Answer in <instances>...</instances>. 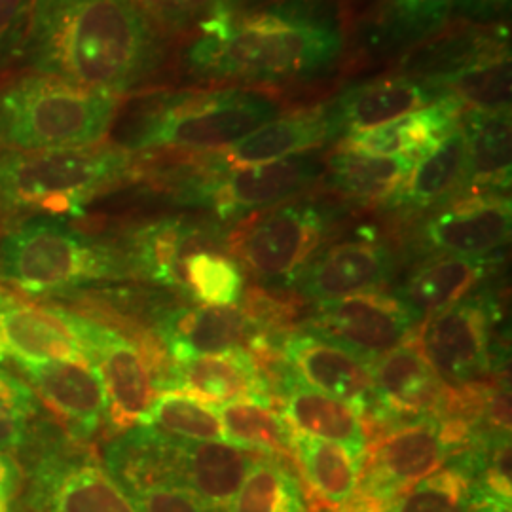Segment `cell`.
<instances>
[{
	"mask_svg": "<svg viewBox=\"0 0 512 512\" xmlns=\"http://www.w3.org/2000/svg\"><path fill=\"white\" fill-rule=\"evenodd\" d=\"M23 54L35 73L128 95L164 67V35L129 0H33Z\"/></svg>",
	"mask_w": 512,
	"mask_h": 512,
	"instance_id": "1",
	"label": "cell"
},
{
	"mask_svg": "<svg viewBox=\"0 0 512 512\" xmlns=\"http://www.w3.org/2000/svg\"><path fill=\"white\" fill-rule=\"evenodd\" d=\"M340 29L294 8L215 18L190 35L184 71L213 84H277L321 73L340 57Z\"/></svg>",
	"mask_w": 512,
	"mask_h": 512,
	"instance_id": "2",
	"label": "cell"
},
{
	"mask_svg": "<svg viewBox=\"0 0 512 512\" xmlns=\"http://www.w3.org/2000/svg\"><path fill=\"white\" fill-rule=\"evenodd\" d=\"M135 154L120 145L44 152H0V213L78 215L86 203L133 177Z\"/></svg>",
	"mask_w": 512,
	"mask_h": 512,
	"instance_id": "3",
	"label": "cell"
},
{
	"mask_svg": "<svg viewBox=\"0 0 512 512\" xmlns=\"http://www.w3.org/2000/svg\"><path fill=\"white\" fill-rule=\"evenodd\" d=\"M141 109L120 147L133 154L152 150L211 154L234 147L272 122L283 105L272 93L224 88L164 93Z\"/></svg>",
	"mask_w": 512,
	"mask_h": 512,
	"instance_id": "4",
	"label": "cell"
},
{
	"mask_svg": "<svg viewBox=\"0 0 512 512\" xmlns=\"http://www.w3.org/2000/svg\"><path fill=\"white\" fill-rule=\"evenodd\" d=\"M122 97L95 92L48 74H19L0 82L2 152H44L101 145Z\"/></svg>",
	"mask_w": 512,
	"mask_h": 512,
	"instance_id": "5",
	"label": "cell"
},
{
	"mask_svg": "<svg viewBox=\"0 0 512 512\" xmlns=\"http://www.w3.org/2000/svg\"><path fill=\"white\" fill-rule=\"evenodd\" d=\"M126 275L122 253L59 219H23L0 241V277L23 293H61Z\"/></svg>",
	"mask_w": 512,
	"mask_h": 512,
	"instance_id": "6",
	"label": "cell"
},
{
	"mask_svg": "<svg viewBox=\"0 0 512 512\" xmlns=\"http://www.w3.org/2000/svg\"><path fill=\"white\" fill-rule=\"evenodd\" d=\"M463 427L423 418L366 448L357 494L393 505L423 478L444 467L463 440Z\"/></svg>",
	"mask_w": 512,
	"mask_h": 512,
	"instance_id": "7",
	"label": "cell"
},
{
	"mask_svg": "<svg viewBox=\"0 0 512 512\" xmlns=\"http://www.w3.org/2000/svg\"><path fill=\"white\" fill-rule=\"evenodd\" d=\"M329 222V211L321 205L287 203L241 224L232 236V249L256 275H293L319 249Z\"/></svg>",
	"mask_w": 512,
	"mask_h": 512,
	"instance_id": "8",
	"label": "cell"
},
{
	"mask_svg": "<svg viewBox=\"0 0 512 512\" xmlns=\"http://www.w3.org/2000/svg\"><path fill=\"white\" fill-rule=\"evenodd\" d=\"M76 340L97 366L109 397V420L133 427L158 395L156 372L147 355L124 334L74 311L57 308Z\"/></svg>",
	"mask_w": 512,
	"mask_h": 512,
	"instance_id": "9",
	"label": "cell"
},
{
	"mask_svg": "<svg viewBox=\"0 0 512 512\" xmlns=\"http://www.w3.org/2000/svg\"><path fill=\"white\" fill-rule=\"evenodd\" d=\"M416 342L440 384L452 391L471 389L490 370V317L475 298L427 315Z\"/></svg>",
	"mask_w": 512,
	"mask_h": 512,
	"instance_id": "10",
	"label": "cell"
},
{
	"mask_svg": "<svg viewBox=\"0 0 512 512\" xmlns=\"http://www.w3.org/2000/svg\"><path fill=\"white\" fill-rule=\"evenodd\" d=\"M416 317L403 300L366 291L319 302L306 332L374 361L406 340Z\"/></svg>",
	"mask_w": 512,
	"mask_h": 512,
	"instance_id": "11",
	"label": "cell"
},
{
	"mask_svg": "<svg viewBox=\"0 0 512 512\" xmlns=\"http://www.w3.org/2000/svg\"><path fill=\"white\" fill-rule=\"evenodd\" d=\"M25 499L38 512H141L101 463L59 452L37 459Z\"/></svg>",
	"mask_w": 512,
	"mask_h": 512,
	"instance_id": "12",
	"label": "cell"
},
{
	"mask_svg": "<svg viewBox=\"0 0 512 512\" xmlns=\"http://www.w3.org/2000/svg\"><path fill=\"white\" fill-rule=\"evenodd\" d=\"M507 52H511L507 27L456 18L416 40L401 55L395 76L435 88L478 63Z\"/></svg>",
	"mask_w": 512,
	"mask_h": 512,
	"instance_id": "13",
	"label": "cell"
},
{
	"mask_svg": "<svg viewBox=\"0 0 512 512\" xmlns=\"http://www.w3.org/2000/svg\"><path fill=\"white\" fill-rule=\"evenodd\" d=\"M67 425L76 440L90 439L109 420V397L97 366L90 361H27L14 363Z\"/></svg>",
	"mask_w": 512,
	"mask_h": 512,
	"instance_id": "14",
	"label": "cell"
},
{
	"mask_svg": "<svg viewBox=\"0 0 512 512\" xmlns=\"http://www.w3.org/2000/svg\"><path fill=\"white\" fill-rule=\"evenodd\" d=\"M512 230L511 200L501 192H471L450 200L425 222L423 238L444 255L488 256Z\"/></svg>",
	"mask_w": 512,
	"mask_h": 512,
	"instance_id": "15",
	"label": "cell"
},
{
	"mask_svg": "<svg viewBox=\"0 0 512 512\" xmlns=\"http://www.w3.org/2000/svg\"><path fill=\"white\" fill-rule=\"evenodd\" d=\"M283 357L298 380L365 412L374 397L372 361L311 332H293L283 342Z\"/></svg>",
	"mask_w": 512,
	"mask_h": 512,
	"instance_id": "16",
	"label": "cell"
},
{
	"mask_svg": "<svg viewBox=\"0 0 512 512\" xmlns=\"http://www.w3.org/2000/svg\"><path fill=\"white\" fill-rule=\"evenodd\" d=\"M446 93L403 76H385L353 86L329 103L330 118L336 133L346 137L366 129L378 128L410 112L423 109Z\"/></svg>",
	"mask_w": 512,
	"mask_h": 512,
	"instance_id": "17",
	"label": "cell"
},
{
	"mask_svg": "<svg viewBox=\"0 0 512 512\" xmlns=\"http://www.w3.org/2000/svg\"><path fill=\"white\" fill-rule=\"evenodd\" d=\"M463 112L465 107L458 99L444 95L439 101L403 118L348 135L340 147L376 156H406L420 162L459 128Z\"/></svg>",
	"mask_w": 512,
	"mask_h": 512,
	"instance_id": "18",
	"label": "cell"
},
{
	"mask_svg": "<svg viewBox=\"0 0 512 512\" xmlns=\"http://www.w3.org/2000/svg\"><path fill=\"white\" fill-rule=\"evenodd\" d=\"M183 440L150 425H133L105 448V469L131 495L181 484Z\"/></svg>",
	"mask_w": 512,
	"mask_h": 512,
	"instance_id": "19",
	"label": "cell"
},
{
	"mask_svg": "<svg viewBox=\"0 0 512 512\" xmlns=\"http://www.w3.org/2000/svg\"><path fill=\"white\" fill-rule=\"evenodd\" d=\"M169 391H186L211 404L232 403L239 399L270 403L268 382L255 355L245 348L198 355L173 365Z\"/></svg>",
	"mask_w": 512,
	"mask_h": 512,
	"instance_id": "20",
	"label": "cell"
},
{
	"mask_svg": "<svg viewBox=\"0 0 512 512\" xmlns=\"http://www.w3.org/2000/svg\"><path fill=\"white\" fill-rule=\"evenodd\" d=\"M338 133L330 118L329 103L313 109L279 114L272 122L260 126L234 147L220 152L228 167L270 164L300 156L313 148L323 147Z\"/></svg>",
	"mask_w": 512,
	"mask_h": 512,
	"instance_id": "21",
	"label": "cell"
},
{
	"mask_svg": "<svg viewBox=\"0 0 512 512\" xmlns=\"http://www.w3.org/2000/svg\"><path fill=\"white\" fill-rule=\"evenodd\" d=\"M156 332L177 365L198 355L243 348L249 319L236 308H173L158 317Z\"/></svg>",
	"mask_w": 512,
	"mask_h": 512,
	"instance_id": "22",
	"label": "cell"
},
{
	"mask_svg": "<svg viewBox=\"0 0 512 512\" xmlns=\"http://www.w3.org/2000/svg\"><path fill=\"white\" fill-rule=\"evenodd\" d=\"M389 268L391 256L380 243L370 239L346 241L304 268L300 289L319 302L366 293L384 281Z\"/></svg>",
	"mask_w": 512,
	"mask_h": 512,
	"instance_id": "23",
	"label": "cell"
},
{
	"mask_svg": "<svg viewBox=\"0 0 512 512\" xmlns=\"http://www.w3.org/2000/svg\"><path fill=\"white\" fill-rule=\"evenodd\" d=\"M374 397L393 414H421L437 406L442 384L418 342L403 340L372 361Z\"/></svg>",
	"mask_w": 512,
	"mask_h": 512,
	"instance_id": "24",
	"label": "cell"
},
{
	"mask_svg": "<svg viewBox=\"0 0 512 512\" xmlns=\"http://www.w3.org/2000/svg\"><path fill=\"white\" fill-rule=\"evenodd\" d=\"M283 404V416L296 433L338 442L361 458L365 456L368 437L363 414L357 406L317 391L300 380L287 382Z\"/></svg>",
	"mask_w": 512,
	"mask_h": 512,
	"instance_id": "25",
	"label": "cell"
},
{
	"mask_svg": "<svg viewBox=\"0 0 512 512\" xmlns=\"http://www.w3.org/2000/svg\"><path fill=\"white\" fill-rule=\"evenodd\" d=\"M260 454L226 440L183 442L181 484L224 511Z\"/></svg>",
	"mask_w": 512,
	"mask_h": 512,
	"instance_id": "26",
	"label": "cell"
},
{
	"mask_svg": "<svg viewBox=\"0 0 512 512\" xmlns=\"http://www.w3.org/2000/svg\"><path fill=\"white\" fill-rule=\"evenodd\" d=\"M494 268L488 256L442 255L410 275L403 291L404 304L416 315H431L469 298Z\"/></svg>",
	"mask_w": 512,
	"mask_h": 512,
	"instance_id": "27",
	"label": "cell"
},
{
	"mask_svg": "<svg viewBox=\"0 0 512 512\" xmlns=\"http://www.w3.org/2000/svg\"><path fill=\"white\" fill-rule=\"evenodd\" d=\"M459 128L469 156L467 188L503 192L511 184V109H467Z\"/></svg>",
	"mask_w": 512,
	"mask_h": 512,
	"instance_id": "28",
	"label": "cell"
},
{
	"mask_svg": "<svg viewBox=\"0 0 512 512\" xmlns=\"http://www.w3.org/2000/svg\"><path fill=\"white\" fill-rule=\"evenodd\" d=\"M469 156L461 128L446 137L439 147L416 162L403 188L393 198L406 209H431L444 205L467 188Z\"/></svg>",
	"mask_w": 512,
	"mask_h": 512,
	"instance_id": "29",
	"label": "cell"
},
{
	"mask_svg": "<svg viewBox=\"0 0 512 512\" xmlns=\"http://www.w3.org/2000/svg\"><path fill=\"white\" fill-rule=\"evenodd\" d=\"M196 230L184 220L165 219L137 228L128 239L129 274L148 277L162 285H184V258L194 249Z\"/></svg>",
	"mask_w": 512,
	"mask_h": 512,
	"instance_id": "30",
	"label": "cell"
},
{
	"mask_svg": "<svg viewBox=\"0 0 512 512\" xmlns=\"http://www.w3.org/2000/svg\"><path fill=\"white\" fill-rule=\"evenodd\" d=\"M416 162L406 156H376L340 147L329 158L330 184L357 202L393 200Z\"/></svg>",
	"mask_w": 512,
	"mask_h": 512,
	"instance_id": "31",
	"label": "cell"
},
{
	"mask_svg": "<svg viewBox=\"0 0 512 512\" xmlns=\"http://www.w3.org/2000/svg\"><path fill=\"white\" fill-rule=\"evenodd\" d=\"M291 454L298 461L311 492L329 507L342 509L357 492L363 458L338 442L293 431Z\"/></svg>",
	"mask_w": 512,
	"mask_h": 512,
	"instance_id": "32",
	"label": "cell"
},
{
	"mask_svg": "<svg viewBox=\"0 0 512 512\" xmlns=\"http://www.w3.org/2000/svg\"><path fill=\"white\" fill-rule=\"evenodd\" d=\"M226 442L266 454H291L293 427L272 403L239 399L217 406Z\"/></svg>",
	"mask_w": 512,
	"mask_h": 512,
	"instance_id": "33",
	"label": "cell"
},
{
	"mask_svg": "<svg viewBox=\"0 0 512 512\" xmlns=\"http://www.w3.org/2000/svg\"><path fill=\"white\" fill-rule=\"evenodd\" d=\"M162 35H194L215 18H243L275 8L277 0H129Z\"/></svg>",
	"mask_w": 512,
	"mask_h": 512,
	"instance_id": "34",
	"label": "cell"
},
{
	"mask_svg": "<svg viewBox=\"0 0 512 512\" xmlns=\"http://www.w3.org/2000/svg\"><path fill=\"white\" fill-rule=\"evenodd\" d=\"M137 425H150L183 442L226 440L217 404L202 401L186 391L158 393Z\"/></svg>",
	"mask_w": 512,
	"mask_h": 512,
	"instance_id": "35",
	"label": "cell"
},
{
	"mask_svg": "<svg viewBox=\"0 0 512 512\" xmlns=\"http://www.w3.org/2000/svg\"><path fill=\"white\" fill-rule=\"evenodd\" d=\"M226 512H308L298 480L281 463L258 456Z\"/></svg>",
	"mask_w": 512,
	"mask_h": 512,
	"instance_id": "36",
	"label": "cell"
},
{
	"mask_svg": "<svg viewBox=\"0 0 512 512\" xmlns=\"http://www.w3.org/2000/svg\"><path fill=\"white\" fill-rule=\"evenodd\" d=\"M467 109H511V52L495 55L435 86Z\"/></svg>",
	"mask_w": 512,
	"mask_h": 512,
	"instance_id": "37",
	"label": "cell"
},
{
	"mask_svg": "<svg viewBox=\"0 0 512 512\" xmlns=\"http://www.w3.org/2000/svg\"><path fill=\"white\" fill-rule=\"evenodd\" d=\"M184 285L203 306L236 308L243 294L238 264L213 251L198 249L184 258Z\"/></svg>",
	"mask_w": 512,
	"mask_h": 512,
	"instance_id": "38",
	"label": "cell"
},
{
	"mask_svg": "<svg viewBox=\"0 0 512 512\" xmlns=\"http://www.w3.org/2000/svg\"><path fill=\"white\" fill-rule=\"evenodd\" d=\"M473 486L469 471L440 469L401 495L391 512H469Z\"/></svg>",
	"mask_w": 512,
	"mask_h": 512,
	"instance_id": "39",
	"label": "cell"
},
{
	"mask_svg": "<svg viewBox=\"0 0 512 512\" xmlns=\"http://www.w3.org/2000/svg\"><path fill=\"white\" fill-rule=\"evenodd\" d=\"M37 393L0 368V450L6 454L21 452L31 442V427L37 418Z\"/></svg>",
	"mask_w": 512,
	"mask_h": 512,
	"instance_id": "40",
	"label": "cell"
},
{
	"mask_svg": "<svg viewBox=\"0 0 512 512\" xmlns=\"http://www.w3.org/2000/svg\"><path fill=\"white\" fill-rule=\"evenodd\" d=\"M458 0H393L389 29L399 40H420L442 27Z\"/></svg>",
	"mask_w": 512,
	"mask_h": 512,
	"instance_id": "41",
	"label": "cell"
},
{
	"mask_svg": "<svg viewBox=\"0 0 512 512\" xmlns=\"http://www.w3.org/2000/svg\"><path fill=\"white\" fill-rule=\"evenodd\" d=\"M131 497L141 512H219L184 486H160Z\"/></svg>",
	"mask_w": 512,
	"mask_h": 512,
	"instance_id": "42",
	"label": "cell"
},
{
	"mask_svg": "<svg viewBox=\"0 0 512 512\" xmlns=\"http://www.w3.org/2000/svg\"><path fill=\"white\" fill-rule=\"evenodd\" d=\"M33 0H0V63L23 37Z\"/></svg>",
	"mask_w": 512,
	"mask_h": 512,
	"instance_id": "43",
	"label": "cell"
},
{
	"mask_svg": "<svg viewBox=\"0 0 512 512\" xmlns=\"http://www.w3.org/2000/svg\"><path fill=\"white\" fill-rule=\"evenodd\" d=\"M484 488L492 490L494 494L501 495L505 499H511V440L509 437H501L497 442L490 461L484 469Z\"/></svg>",
	"mask_w": 512,
	"mask_h": 512,
	"instance_id": "44",
	"label": "cell"
},
{
	"mask_svg": "<svg viewBox=\"0 0 512 512\" xmlns=\"http://www.w3.org/2000/svg\"><path fill=\"white\" fill-rule=\"evenodd\" d=\"M511 0H458L454 14L459 19H469L476 23H494L495 18L503 16Z\"/></svg>",
	"mask_w": 512,
	"mask_h": 512,
	"instance_id": "45",
	"label": "cell"
},
{
	"mask_svg": "<svg viewBox=\"0 0 512 512\" xmlns=\"http://www.w3.org/2000/svg\"><path fill=\"white\" fill-rule=\"evenodd\" d=\"M23 484V471L18 461L0 450V501L8 503L16 499Z\"/></svg>",
	"mask_w": 512,
	"mask_h": 512,
	"instance_id": "46",
	"label": "cell"
},
{
	"mask_svg": "<svg viewBox=\"0 0 512 512\" xmlns=\"http://www.w3.org/2000/svg\"><path fill=\"white\" fill-rule=\"evenodd\" d=\"M469 512H511V499L494 494L484 486H473Z\"/></svg>",
	"mask_w": 512,
	"mask_h": 512,
	"instance_id": "47",
	"label": "cell"
},
{
	"mask_svg": "<svg viewBox=\"0 0 512 512\" xmlns=\"http://www.w3.org/2000/svg\"><path fill=\"white\" fill-rule=\"evenodd\" d=\"M8 512H38L25 497L19 499L18 503H14L12 509H8Z\"/></svg>",
	"mask_w": 512,
	"mask_h": 512,
	"instance_id": "48",
	"label": "cell"
},
{
	"mask_svg": "<svg viewBox=\"0 0 512 512\" xmlns=\"http://www.w3.org/2000/svg\"><path fill=\"white\" fill-rule=\"evenodd\" d=\"M0 512H8V507H6V503H2V501H0Z\"/></svg>",
	"mask_w": 512,
	"mask_h": 512,
	"instance_id": "49",
	"label": "cell"
}]
</instances>
